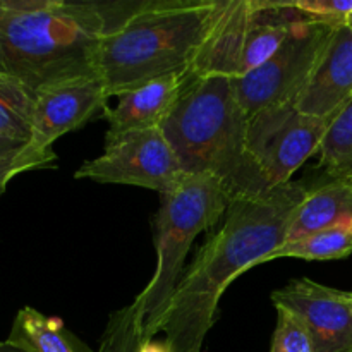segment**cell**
Returning <instances> with one entry per match:
<instances>
[{"mask_svg":"<svg viewBox=\"0 0 352 352\" xmlns=\"http://www.w3.org/2000/svg\"><path fill=\"white\" fill-rule=\"evenodd\" d=\"M305 196L302 179L230 201L223 226L203 244L175 287L162 329L172 352L203 351L226 289L287 241Z\"/></svg>","mask_w":352,"mask_h":352,"instance_id":"cell-1","label":"cell"},{"mask_svg":"<svg viewBox=\"0 0 352 352\" xmlns=\"http://www.w3.org/2000/svg\"><path fill=\"white\" fill-rule=\"evenodd\" d=\"M140 2L0 0V72L33 93L95 78L103 38Z\"/></svg>","mask_w":352,"mask_h":352,"instance_id":"cell-2","label":"cell"},{"mask_svg":"<svg viewBox=\"0 0 352 352\" xmlns=\"http://www.w3.org/2000/svg\"><path fill=\"white\" fill-rule=\"evenodd\" d=\"M250 116L232 79L188 71L174 109L162 124L186 174L213 175L230 199L270 191L248 146Z\"/></svg>","mask_w":352,"mask_h":352,"instance_id":"cell-3","label":"cell"},{"mask_svg":"<svg viewBox=\"0 0 352 352\" xmlns=\"http://www.w3.org/2000/svg\"><path fill=\"white\" fill-rule=\"evenodd\" d=\"M217 6L219 0H141L100 47L98 76L109 98L188 72L212 28Z\"/></svg>","mask_w":352,"mask_h":352,"instance_id":"cell-4","label":"cell"},{"mask_svg":"<svg viewBox=\"0 0 352 352\" xmlns=\"http://www.w3.org/2000/svg\"><path fill=\"white\" fill-rule=\"evenodd\" d=\"M230 201L222 182L206 174H186L170 191L162 195L160 208L153 219L157 268L134 299L143 342L164 329L192 241L222 219Z\"/></svg>","mask_w":352,"mask_h":352,"instance_id":"cell-5","label":"cell"},{"mask_svg":"<svg viewBox=\"0 0 352 352\" xmlns=\"http://www.w3.org/2000/svg\"><path fill=\"white\" fill-rule=\"evenodd\" d=\"M336 28L308 19L296 21L285 43L270 60L243 78L232 79L234 91L248 116L267 107L294 102L315 71Z\"/></svg>","mask_w":352,"mask_h":352,"instance_id":"cell-6","label":"cell"},{"mask_svg":"<svg viewBox=\"0 0 352 352\" xmlns=\"http://www.w3.org/2000/svg\"><path fill=\"white\" fill-rule=\"evenodd\" d=\"M184 175L181 162L162 127H155L105 138L103 153L85 162L74 177L103 184L138 186L162 196Z\"/></svg>","mask_w":352,"mask_h":352,"instance_id":"cell-7","label":"cell"},{"mask_svg":"<svg viewBox=\"0 0 352 352\" xmlns=\"http://www.w3.org/2000/svg\"><path fill=\"white\" fill-rule=\"evenodd\" d=\"M332 120L301 113L292 103L267 107L250 117L248 146L268 188L287 184L318 153Z\"/></svg>","mask_w":352,"mask_h":352,"instance_id":"cell-8","label":"cell"},{"mask_svg":"<svg viewBox=\"0 0 352 352\" xmlns=\"http://www.w3.org/2000/svg\"><path fill=\"white\" fill-rule=\"evenodd\" d=\"M272 302L305 323L316 352H352V292L296 278L272 292Z\"/></svg>","mask_w":352,"mask_h":352,"instance_id":"cell-9","label":"cell"},{"mask_svg":"<svg viewBox=\"0 0 352 352\" xmlns=\"http://www.w3.org/2000/svg\"><path fill=\"white\" fill-rule=\"evenodd\" d=\"M105 85L98 76L50 85L34 93L33 138L31 143L52 148L58 138L81 129L93 119L105 117Z\"/></svg>","mask_w":352,"mask_h":352,"instance_id":"cell-10","label":"cell"},{"mask_svg":"<svg viewBox=\"0 0 352 352\" xmlns=\"http://www.w3.org/2000/svg\"><path fill=\"white\" fill-rule=\"evenodd\" d=\"M352 98V30L336 28L322 58L292 105L301 113L333 120Z\"/></svg>","mask_w":352,"mask_h":352,"instance_id":"cell-11","label":"cell"},{"mask_svg":"<svg viewBox=\"0 0 352 352\" xmlns=\"http://www.w3.org/2000/svg\"><path fill=\"white\" fill-rule=\"evenodd\" d=\"M253 16V0H219L212 28L189 72L236 79Z\"/></svg>","mask_w":352,"mask_h":352,"instance_id":"cell-12","label":"cell"},{"mask_svg":"<svg viewBox=\"0 0 352 352\" xmlns=\"http://www.w3.org/2000/svg\"><path fill=\"white\" fill-rule=\"evenodd\" d=\"M186 74L188 72L164 76L122 93L117 105L107 110L103 117L109 122L105 138L119 136L129 131L162 127L181 95Z\"/></svg>","mask_w":352,"mask_h":352,"instance_id":"cell-13","label":"cell"},{"mask_svg":"<svg viewBox=\"0 0 352 352\" xmlns=\"http://www.w3.org/2000/svg\"><path fill=\"white\" fill-rule=\"evenodd\" d=\"M305 182L306 196L292 219L285 243H292L330 227L352 223L351 181L329 177L316 170L315 177H305Z\"/></svg>","mask_w":352,"mask_h":352,"instance_id":"cell-14","label":"cell"},{"mask_svg":"<svg viewBox=\"0 0 352 352\" xmlns=\"http://www.w3.org/2000/svg\"><path fill=\"white\" fill-rule=\"evenodd\" d=\"M7 340L30 352H93L57 316H47L38 309H19Z\"/></svg>","mask_w":352,"mask_h":352,"instance_id":"cell-15","label":"cell"},{"mask_svg":"<svg viewBox=\"0 0 352 352\" xmlns=\"http://www.w3.org/2000/svg\"><path fill=\"white\" fill-rule=\"evenodd\" d=\"M352 254V223L330 227L320 232L309 234L292 243H285L265 258L267 261L278 258H299L305 261L342 260Z\"/></svg>","mask_w":352,"mask_h":352,"instance_id":"cell-16","label":"cell"},{"mask_svg":"<svg viewBox=\"0 0 352 352\" xmlns=\"http://www.w3.org/2000/svg\"><path fill=\"white\" fill-rule=\"evenodd\" d=\"M34 93L10 76L0 72V134L19 143L33 138Z\"/></svg>","mask_w":352,"mask_h":352,"instance_id":"cell-17","label":"cell"},{"mask_svg":"<svg viewBox=\"0 0 352 352\" xmlns=\"http://www.w3.org/2000/svg\"><path fill=\"white\" fill-rule=\"evenodd\" d=\"M316 170L352 182V98L330 122L318 148Z\"/></svg>","mask_w":352,"mask_h":352,"instance_id":"cell-18","label":"cell"},{"mask_svg":"<svg viewBox=\"0 0 352 352\" xmlns=\"http://www.w3.org/2000/svg\"><path fill=\"white\" fill-rule=\"evenodd\" d=\"M143 337L136 306L129 305L110 315L96 352H138Z\"/></svg>","mask_w":352,"mask_h":352,"instance_id":"cell-19","label":"cell"},{"mask_svg":"<svg viewBox=\"0 0 352 352\" xmlns=\"http://www.w3.org/2000/svg\"><path fill=\"white\" fill-rule=\"evenodd\" d=\"M57 155L52 148H40L33 143L17 148L9 153L0 155V195L6 192L7 186L19 174L40 168L57 167Z\"/></svg>","mask_w":352,"mask_h":352,"instance_id":"cell-20","label":"cell"},{"mask_svg":"<svg viewBox=\"0 0 352 352\" xmlns=\"http://www.w3.org/2000/svg\"><path fill=\"white\" fill-rule=\"evenodd\" d=\"M277 309V325L272 337L270 352H316L305 323L289 309Z\"/></svg>","mask_w":352,"mask_h":352,"instance_id":"cell-21","label":"cell"},{"mask_svg":"<svg viewBox=\"0 0 352 352\" xmlns=\"http://www.w3.org/2000/svg\"><path fill=\"white\" fill-rule=\"evenodd\" d=\"M291 6L305 19L332 26L349 23L352 17V0H294Z\"/></svg>","mask_w":352,"mask_h":352,"instance_id":"cell-22","label":"cell"},{"mask_svg":"<svg viewBox=\"0 0 352 352\" xmlns=\"http://www.w3.org/2000/svg\"><path fill=\"white\" fill-rule=\"evenodd\" d=\"M138 352H172L170 346H168L167 340H146V342L141 344L140 351Z\"/></svg>","mask_w":352,"mask_h":352,"instance_id":"cell-23","label":"cell"},{"mask_svg":"<svg viewBox=\"0 0 352 352\" xmlns=\"http://www.w3.org/2000/svg\"><path fill=\"white\" fill-rule=\"evenodd\" d=\"M28 143H19V141H14L10 138H6L0 134V155L2 153H9V151L17 150V148H23L26 146Z\"/></svg>","mask_w":352,"mask_h":352,"instance_id":"cell-24","label":"cell"},{"mask_svg":"<svg viewBox=\"0 0 352 352\" xmlns=\"http://www.w3.org/2000/svg\"><path fill=\"white\" fill-rule=\"evenodd\" d=\"M0 352H30V351L23 349V347L9 342V340H0Z\"/></svg>","mask_w":352,"mask_h":352,"instance_id":"cell-25","label":"cell"},{"mask_svg":"<svg viewBox=\"0 0 352 352\" xmlns=\"http://www.w3.org/2000/svg\"><path fill=\"white\" fill-rule=\"evenodd\" d=\"M349 26H351V30H352V17L349 19Z\"/></svg>","mask_w":352,"mask_h":352,"instance_id":"cell-26","label":"cell"}]
</instances>
